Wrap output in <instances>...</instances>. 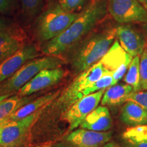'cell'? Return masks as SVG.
I'll use <instances>...</instances> for the list:
<instances>
[{
    "label": "cell",
    "instance_id": "obj_1",
    "mask_svg": "<svg viewBox=\"0 0 147 147\" xmlns=\"http://www.w3.org/2000/svg\"><path fill=\"white\" fill-rule=\"evenodd\" d=\"M107 5L108 0H89L78 17L63 33L42 44V53L59 56L68 52L104 18L108 11Z\"/></svg>",
    "mask_w": 147,
    "mask_h": 147
},
{
    "label": "cell",
    "instance_id": "obj_2",
    "mask_svg": "<svg viewBox=\"0 0 147 147\" xmlns=\"http://www.w3.org/2000/svg\"><path fill=\"white\" fill-rule=\"evenodd\" d=\"M116 29H108L87 35L71 50L70 63L74 71L80 74L100 61L113 43Z\"/></svg>",
    "mask_w": 147,
    "mask_h": 147
},
{
    "label": "cell",
    "instance_id": "obj_3",
    "mask_svg": "<svg viewBox=\"0 0 147 147\" xmlns=\"http://www.w3.org/2000/svg\"><path fill=\"white\" fill-rule=\"evenodd\" d=\"M79 13L65 10L57 0L48 2L35 21L34 31L37 40L43 44L56 38L74 21Z\"/></svg>",
    "mask_w": 147,
    "mask_h": 147
},
{
    "label": "cell",
    "instance_id": "obj_4",
    "mask_svg": "<svg viewBox=\"0 0 147 147\" xmlns=\"http://www.w3.org/2000/svg\"><path fill=\"white\" fill-rule=\"evenodd\" d=\"M63 63V60L59 56L46 55L33 59L22 65L10 78L0 83V95H12L42 69L59 67Z\"/></svg>",
    "mask_w": 147,
    "mask_h": 147
},
{
    "label": "cell",
    "instance_id": "obj_5",
    "mask_svg": "<svg viewBox=\"0 0 147 147\" xmlns=\"http://www.w3.org/2000/svg\"><path fill=\"white\" fill-rule=\"evenodd\" d=\"M47 106L23 119L13 121L3 119L0 121V146L17 147L25 144L32 125Z\"/></svg>",
    "mask_w": 147,
    "mask_h": 147
},
{
    "label": "cell",
    "instance_id": "obj_6",
    "mask_svg": "<svg viewBox=\"0 0 147 147\" xmlns=\"http://www.w3.org/2000/svg\"><path fill=\"white\" fill-rule=\"evenodd\" d=\"M106 71L107 70L100 61L79 74L61 95L57 102V105L65 112L74 103L83 97L82 93L84 90L93 85Z\"/></svg>",
    "mask_w": 147,
    "mask_h": 147
},
{
    "label": "cell",
    "instance_id": "obj_7",
    "mask_svg": "<svg viewBox=\"0 0 147 147\" xmlns=\"http://www.w3.org/2000/svg\"><path fill=\"white\" fill-rule=\"evenodd\" d=\"M107 9L119 23H147V10L138 0H108Z\"/></svg>",
    "mask_w": 147,
    "mask_h": 147
},
{
    "label": "cell",
    "instance_id": "obj_8",
    "mask_svg": "<svg viewBox=\"0 0 147 147\" xmlns=\"http://www.w3.org/2000/svg\"><path fill=\"white\" fill-rule=\"evenodd\" d=\"M104 91L105 90H100L84 95L64 112L62 118L69 123V130L79 127L84 118L98 106Z\"/></svg>",
    "mask_w": 147,
    "mask_h": 147
},
{
    "label": "cell",
    "instance_id": "obj_9",
    "mask_svg": "<svg viewBox=\"0 0 147 147\" xmlns=\"http://www.w3.org/2000/svg\"><path fill=\"white\" fill-rule=\"evenodd\" d=\"M133 57L121 47L118 40H115L100 62L106 70L113 72L114 84L123 78L127 71Z\"/></svg>",
    "mask_w": 147,
    "mask_h": 147
},
{
    "label": "cell",
    "instance_id": "obj_10",
    "mask_svg": "<svg viewBox=\"0 0 147 147\" xmlns=\"http://www.w3.org/2000/svg\"><path fill=\"white\" fill-rule=\"evenodd\" d=\"M65 70L61 67L45 69L38 73L17 92L20 96L34 95L37 92L55 85L63 78Z\"/></svg>",
    "mask_w": 147,
    "mask_h": 147
},
{
    "label": "cell",
    "instance_id": "obj_11",
    "mask_svg": "<svg viewBox=\"0 0 147 147\" xmlns=\"http://www.w3.org/2000/svg\"><path fill=\"white\" fill-rule=\"evenodd\" d=\"M39 51L34 45H25L9 57L0 61V83L10 78L22 65L38 57Z\"/></svg>",
    "mask_w": 147,
    "mask_h": 147
},
{
    "label": "cell",
    "instance_id": "obj_12",
    "mask_svg": "<svg viewBox=\"0 0 147 147\" xmlns=\"http://www.w3.org/2000/svg\"><path fill=\"white\" fill-rule=\"evenodd\" d=\"M116 36L121 47L132 57L139 56L142 53L146 45L144 38L131 25H121L117 27Z\"/></svg>",
    "mask_w": 147,
    "mask_h": 147
},
{
    "label": "cell",
    "instance_id": "obj_13",
    "mask_svg": "<svg viewBox=\"0 0 147 147\" xmlns=\"http://www.w3.org/2000/svg\"><path fill=\"white\" fill-rule=\"evenodd\" d=\"M110 132L96 131L86 129H77L66 137V141L78 147H101L111 139Z\"/></svg>",
    "mask_w": 147,
    "mask_h": 147
},
{
    "label": "cell",
    "instance_id": "obj_14",
    "mask_svg": "<svg viewBox=\"0 0 147 147\" xmlns=\"http://www.w3.org/2000/svg\"><path fill=\"white\" fill-rule=\"evenodd\" d=\"M23 32L18 27H12L0 31V61L9 57L21 49L25 42Z\"/></svg>",
    "mask_w": 147,
    "mask_h": 147
},
{
    "label": "cell",
    "instance_id": "obj_15",
    "mask_svg": "<svg viewBox=\"0 0 147 147\" xmlns=\"http://www.w3.org/2000/svg\"><path fill=\"white\" fill-rule=\"evenodd\" d=\"M80 128L96 131H106L112 126L109 110L105 106H97L84 118L80 124Z\"/></svg>",
    "mask_w": 147,
    "mask_h": 147
},
{
    "label": "cell",
    "instance_id": "obj_16",
    "mask_svg": "<svg viewBox=\"0 0 147 147\" xmlns=\"http://www.w3.org/2000/svg\"><path fill=\"white\" fill-rule=\"evenodd\" d=\"M59 91L52 92V93H47V94L42 95V96L37 97L36 100H32V102L27 103V104L22 106L12 114L7 119L9 120H18L28 117L32 114L36 113L40 108L45 107V106L49 105L55 97L58 95Z\"/></svg>",
    "mask_w": 147,
    "mask_h": 147
},
{
    "label": "cell",
    "instance_id": "obj_17",
    "mask_svg": "<svg viewBox=\"0 0 147 147\" xmlns=\"http://www.w3.org/2000/svg\"><path fill=\"white\" fill-rule=\"evenodd\" d=\"M123 122L129 126L147 125V112L136 103L127 101L121 113Z\"/></svg>",
    "mask_w": 147,
    "mask_h": 147
},
{
    "label": "cell",
    "instance_id": "obj_18",
    "mask_svg": "<svg viewBox=\"0 0 147 147\" xmlns=\"http://www.w3.org/2000/svg\"><path fill=\"white\" fill-rule=\"evenodd\" d=\"M134 91L129 84H115L111 86L106 91L101 100L102 106H116L127 102L130 93Z\"/></svg>",
    "mask_w": 147,
    "mask_h": 147
},
{
    "label": "cell",
    "instance_id": "obj_19",
    "mask_svg": "<svg viewBox=\"0 0 147 147\" xmlns=\"http://www.w3.org/2000/svg\"><path fill=\"white\" fill-rule=\"evenodd\" d=\"M36 97L35 94L27 96L16 95L3 100L0 102V121L8 117L22 106L34 100Z\"/></svg>",
    "mask_w": 147,
    "mask_h": 147
},
{
    "label": "cell",
    "instance_id": "obj_20",
    "mask_svg": "<svg viewBox=\"0 0 147 147\" xmlns=\"http://www.w3.org/2000/svg\"><path fill=\"white\" fill-rule=\"evenodd\" d=\"M127 147H147V125L132 126L123 134Z\"/></svg>",
    "mask_w": 147,
    "mask_h": 147
},
{
    "label": "cell",
    "instance_id": "obj_21",
    "mask_svg": "<svg viewBox=\"0 0 147 147\" xmlns=\"http://www.w3.org/2000/svg\"><path fill=\"white\" fill-rule=\"evenodd\" d=\"M125 82L133 88L134 91L141 90L140 83V57L136 56L132 59L127 72L124 78Z\"/></svg>",
    "mask_w": 147,
    "mask_h": 147
},
{
    "label": "cell",
    "instance_id": "obj_22",
    "mask_svg": "<svg viewBox=\"0 0 147 147\" xmlns=\"http://www.w3.org/2000/svg\"><path fill=\"white\" fill-rule=\"evenodd\" d=\"M113 85H115L113 77V72L107 71L93 85L84 90L83 93H82V95L84 96V95L91 94V93H95V92L100 91V90H105Z\"/></svg>",
    "mask_w": 147,
    "mask_h": 147
},
{
    "label": "cell",
    "instance_id": "obj_23",
    "mask_svg": "<svg viewBox=\"0 0 147 147\" xmlns=\"http://www.w3.org/2000/svg\"><path fill=\"white\" fill-rule=\"evenodd\" d=\"M23 13L29 18L36 17L43 8L42 0H21Z\"/></svg>",
    "mask_w": 147,
    "mask_h": 147
},
{
    "label": "cell",
    "instance_id": "obj_24",
    "mask_svg": "<svg viewBox=\"0 0 147 147\" xmlns=\"http://www.w3.org/2000/svg\"><path fill=\"white\" fill-rule=\"evenodd\" d=\"M62 8L72 12H80L89 0H57Z\"/></svg>",
    "mask_w": 147,
    "mask_h": 147
},
{
    "label": "cell",
    "instance_id": "obj_25",
    "mask_svg": "<svg viewBox=\"0 0 147 147\" xmlns=\"http://www.w3.org/2000/svg\"><path fill=\"white\" fill-rule=\"evenodd\" d=\"M140 83L141 89L147 91V45L140 58Z\"/></svg>",
    "mask_w": 147,
    "mask_h": 147
},
{
    "label": "cell",
    "instance_id": "obj_26",
    "mask_svg": "<svg viewBox=\"0 0 147 147\" xmlns=\"http://www.w3.org/2000/svg\"><path fill=\"white\" fill-rule=\"evenodd\" d=\"M127 101L136 103L147 112V91H133L129 95Z\"/></svg>",
    "mask_w": 147,
    "mask_h": 147
},
{
    "label": "cell",
    "instance_id": "obj_27",
    "mask_svg": "<svg viewBox=\"0 0 147 147\" xmlns=\"http://www.w3.org/2000/svg\"><path fill=\"white\" fill-rule=\"evenodd\" d=\"M14 0H0V14L10 13L14 10Z\"/></svg>",
    "mask_w": 147,
    "mask_h": 147
},
{
    "label": "cell",
    "instance_id": "obj_28",
    "mask_svg": "<svg viewBox=\"0 0 147 147\" xmlns=\"http://www.w3.org/2000/svg\"><path fill=\"white\" fill-rule=\"evenodd\" d=\"M10 26H11L10 21L7 19V18L0 16V31L8 28Z\"/></svg>",
    "mask_w": 147,
    "mask_h": 147
},
{
    "label": "cell",
    "instance_id": "obj_29",
    "mask_svg": "<svg viewBox=\"0 0 147 147\" xmlns=\"http://www.w3.org/2000/svg\"><path fill=\"white\" fill-rule=\"evenodd\" d=\"M50 147H78L75 144H72V143L68 142V141H66L65 142H60V143H57L54 145Z\"/></svg>",
    "mask_w": 147,
    "mask_h": 147
},
{
    "label": "cell",
    "instance_id": "obj_30",
    "mask_svg": "<svg viewBox=\"0 0 147 147\" xmlns=\"http://www.w3.org/2000/svg\"><path fill=\"white\" fill-rule=\"evenodd\" d=\"M104 147H121V146H119V145L115 144V143L110 142V143H107V144H106L104 146Z\"/></svg>",
    "mask_w": 147,
    "mask_h": 147
},
{
    "label": "cell",
    "instance_id": "obj_31",
    "mask_svg": "<svg viewBox=\"0 0 147 147\" xmlns=\"http://www.w3.org/2000/svg\"><path fill=\"white\" fill-rule=\"evenodd\" d=\"M10 94H7V95H0V102H1L3 100H5V99L8 98V97H10Z\"/></svg>",
    "mask_w": 147,
    "mask_h": 147
},
{
    "label": "cell",
    "instance_id": "obj_32",
    "mask_svg": "<svg viewBox=\"0 0 147 147\" xmlns=\"http://www.w3.org/2000/svg\"><path fill=\"white\" fill-rule=\"evenodd\" d=\"M138 1L147 10V0H138Z\"/></svg>",
    "mask_w": 147,
    "mask_h": 147
},
{
    "label": "cell",
    "instance_id": "obj_33",
    "mask_svg": "<svg viewBox=\"0 0 147 147\" xmlns=\"http://www.w3.org/2000/svg\"><path fill=\"white\" fill-rule=\"evenodd\" d=\"M144 29H145V32H146V36H147V23H146V25H145Z\"/></svg>",
    "mask_w": 147,
    "mask_h": 147
},
{
    "label": "cell",
    "instance_id": "obj_34",
    "mask_svg": "<svg viewBox=\"0 0 147 147\" xmlns=\"http://www.w3.org/2000/svg\"><path fill=\"white\" fill-rule=\"evenodd\" d=\"M47 3H48V2H49V1H52V0H47Z\"/></svg>",
    "mask_w": 147,
    "mask_h": 147
}]
</instances>
